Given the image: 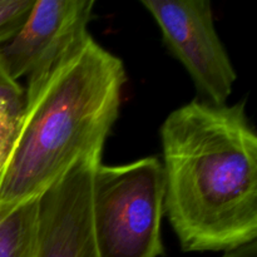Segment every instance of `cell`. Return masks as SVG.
I'll use <instances>...</instances> for the list:
<instances>
[{
	"label": "cell",
	"mask_w": 257,
	"mask_h": 257,
	"mask_svg": "<svg viewBox=\"0 0 257 257\" xmlns=\"http://www.w3.org/2000/svg\"><path fill=\"white\" fill-rule=\"evenodd\" d=\"M160 136L165 212L181 248L226 252L256 241L257 137L245 100H191Z\"/></svg>",
	"instance_id": "obj_1"
},
{
	"label": "cell",
	"mask_w": 257,
	"mask_h": 257,
	"mask_svg": "<svg viewBox=\"0 0 257 257\" xmlns=\"http://www.w3.org/2000/svg\"><path fill=\"white\" fill-rule=\"evenodd\" d=\"M127 82L122 60L88 35L24 89L0 175V208L37 198L82 160H100Z\"/></svg>",
	"instance_id": "obj_2"
},
{
	"label": "cell",
	"mask_w": 257,
	"mask_h": 257,
	"mask_svg": "<svg viewBox=\"0 0 257 257\" xmlns=\"http://www.w3.org/2000/svg\"><path fill=\"white\" fill-rule=\"evenodd\" d=\"M165 178L157 157L97 166L92 181V228L98 257H158Z\"/></svg>",
	"instance_id": "obj_3"
},
{
	"label": "cell",
	"mask_w": 257,
	"mask_h": 257,
	"mask_svg": "<svg viewBox=\"0 0 257 257\" xmlns=\"http://www.w3.org/2000/svg\"><path fill=\"white\" fill-rule=\"evenodd\" d=\"M168 52L182 63L203 100L226 104L237 79L206 0H142Z\"/></svg>",
	"instance_id": "obj_4"
},
{
	"label": "cell",
	"mask_w": 257,
	"mask_h": 257,
	"mask_svg": "<svg viewBox=\"0 0 257 257\" xmlns=\"http://www.w3.org/2000/svg\"><path fill=\"white\" fill-rule=\"evenodd\" d=\"M93 0H34L14 35L0 44V63L15 82L37 84L89 35Z\"/></svg>",
	"instance_id": "obj_5"
},
{
	"label": "cell",
	"mask_w": 257,
	"mask_h": 257,
	"mask_svg": "<svg viewBox=\"0 0 257 257\" xmlns=\"http://www.w3.org/2000/svg\"><path fill=\"white\" fill-rule=\"evenodd\" d=\"M100 160H82L38 197L34 257H98L92 181Z\"/></svg>",
	"instance_id": "obj_6"
},
{
	"label": "cell",
	"mask_w": 257,
	"mask_h": 257,
	"mask_svg": "<svg viewBox=\"0 0 257 257\" xmlns=\"http://www.w3.org/2000/svg\"><path fill=\"white\" fill-rule=\"evenodd\" d=\"M38 197L0 208V257H34Z\"/></svg>",
	"instance_id": "obj_7"
},
{
	"label": "cell",
	"mask_w": 257,
	"mask_h": 257,
	"mask_svg": "<svg viewBox=\"0 0 257 257\" xmlns=\"http://www.w3.org/2000/svg\"><path fill=\"white\" fill-rule=\"evenodd\" d=\"M23 104L0 99V175L12 150Z\"/></svg>",
	"instance_id": "obj_8"
},
{
	"label": "cell",
	"mask_w": 257,
	"mask_h": 257,
	"mask_svg": "<svg viewBox=\"0 0 257 257\" xmlns=\"http://www.w3.org/2000/svg\"><path fill=\"white\" fill-rule=\"evenodd\" d=\"M34 0H0V44L17 33Z\"/></svg>",
	"instance_id": "obj_9"
},
{
	"label": "cell",
	"mask_w": 257,
	"mask_h": 257,
	"mask_svg": "<svg viewBox=\"0 0 257 257\" xmlns=\"http://www.w3.org/2000/svg\"><path fill=\"white\" fill-rule=\"evenodd\" d=\"M0 99L10 100V102L24 103V88L20 83L15 82L8 75L0 63Z\"/></svg>",
	"instance_id": "obj_10"
},
{
	"label": "cell",
	"mask_w": 257,
	"mask_h": 257,
	"mask_svg": "<svg viewBox=\"0 0 257 257\" xmlns=\"http://www.w3.org/2000/svg\"><path fill=\"white\" fill-rule=\"evenodd\" d=\"M222 257H257V242L252 241L237 248L226 251Z\"/></svg>",
	"instance_id": "obj_11"
}]
</instances>
